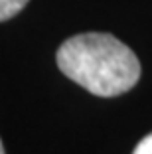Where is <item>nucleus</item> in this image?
<instances>
[{
  "label": "nucleus",
  "instance_id": "f257e3e1",
  "mask_svg": "<svg viewBox=\"0 0 152 154\" xmlns=\"http://www.w3.org/2000/svg\"><path fill=\"white\" fill-rule=\"evenodd\" d=\"M55 59L63 75L97 97L123 95L140 79L138 57L111 34H77L59 45Z\"/></svg>",
  "mask_w": 152,
  "mask_h": 154
},
{
  "label": "nucleus",
  "instance_id": "f03ea898",
  "mask_svg": "<svg viewBox=\"0 0 152 154\" xmlns=\"http://www.w3.org/2000/svg\"><path fill=\"white\" fill-rule=\"evenodd\" d=\"M30 0H0V22L14 18Z\"/></svg>",
  "mask_w": 152,
  "mask_h": 154
},
{
  "label": "nucleus",
  "instance_id": "7ed1b4c3",
  "mask_svg": "<svg viewBox=\"0 0 152 154\" xmlns=\"http://www.w3.org/2000/svg\"><path fill=\"white\" fill-rule=\"evenodd\" d=\"M132 154H152V132L148 136H144L142 140L136 144V148H134Z\"/></svg>",
  "mask_w": 152,
  "mask_h": 154
},
{
  "label": "nucleus",
  "instance_id": "20e7f679",
  "mask_svg": "<svg viewBox=\"0 0 152 154\" xmlns=\"http://www.w3.org/2000/svg\"><path fill=\"white\" fill-rule=\"evenodd\" d=\"M0 154H6L4 152V146H2V140H0Z\"/></svg>",
  "mask_w": 152,
  "mask_h": 154
}]
</instances>
